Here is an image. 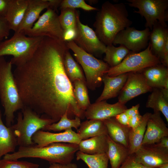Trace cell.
<instances>
[{
	"label": "cell",
	"mask_w": 168,
	"mask_h": 168,
	"mask_svg": "<svg viewBox=\"0 0 168 168\" xmlns=\"http://www.w3.org/2000/svg\"><path fill=\"white\" fill-rule=\"evenodd\" d=\"M61 10L59 18L64 31L71 29L76 30L79 12L75 9L70 8H62Z\"/></svg>",
	"instance_id": "obj_35"
},
{
	"label": "cell",
	"mask_w": 168,
	"mask_h": 168,
	"mask_svg": "<svg viewBox=\"0 0 168 168\" xmlns=\"http://www.w3.org/2000/svg\"><path fill=\"white\" fill-rule=\"evenodd\" d=\"M159 168H168V163L165 164Z\"/></svg>",
	"instance_id": "obj_49"
},
{
	"label": "cell",
	"mask_w": 168,
	"mask_h": 168,
	"mask_svg": "<svg viewBox=\"0 0 168 168\" xmlns=\"http://www.w3.org/2000/svg\"><path fill=\"white\" fill-rule=\"evenodd\" d=\"M49 168H78V167L77 165L74 163H71L67 164L54 163L50 164Z\"/></svg>",
	"instance_id": "obj_45"
},
{
	"label": "cell",
	"mask_w": 168,
	"mask_h": 168,
	"mask_svg": "<svg viewBox=\"0 0 168 168\" xmlns=\"http://www.w3.org/2000/svg\"><path fill=\"white\" fill-rule=\"evenodd\" d=\"M56 123L53 120L41 117L29 107L24 106L18 114L17 123L11 125L19 147L35 145L32 140L33 135L38 131Z\"/></svg>",
	"instance_id": "obj_5"
},
{
	"label": "cell",
	"mask_w": 168,
	"mask_h": 168,
	"mask_svg": "<svg viewBox=\"0 0 168 168\" xmlns=\"http://www.w3.org/2000/svg\"><path fill=\"white\" fill-rule=\"evenodd\" d=\"M38 164L27 161L3 159L0 160V168H39Z\"/></svg>",
	"instance_id": "obj_36"
},
{
	"label": "cell",
	"mask_w": 168,
	"mask_h": 168,
	"mask_svg": "<svg viewBox=\"0 0 168 168\" xmlns=\"http://www.w3.org/2000/svg\"><path fill=\"white\" fill-rule=\"evenodd\" d=\"M155 144L160 147L168 149V137L162 138Z\"/></svg>",
	"instance_id": "obj_47"
},
{
	"label": "cell",
	"mask_w": 168,
	"mask_h": 168,
	"mask_svg": "<svg viewBox=\"0 0 168 168\" xmlns=\"http://www.w3.org/2000/svg\"><path fill=\"white\" fill-rule=\"evenodd\" d=\"M128 17L124 3L104 2L97 12L94 23L95 31L99 39L106 46L113 44L117 34L132 24Z\"/></svg>",
	"instance_id": "obj_2"
},
{
	"label": "cell",
	"mask_w": 168,
	"mask_h": 168,
	"mask_svg": "<svg viewBox=\"0 0 168 168\" xmlns=\"http://www.w3.org/2000/svg\"><path fill=\"white\" fill-rule=\"evenodd\" d=\"M57 12L52 9L48 8L32 27L24 33L30 37H48L64 41V30L60 24Z\"/></svg>",
	"instance_id": "obj_10"
},
{
	"label": "cell",
	"mask_w": 168,
	"mask_h": 168,
	"mask_svg": "<svg viewBox=\"0 0 168 168\" xmlns=\"http://www.w3.org/2000/svg\"><path fill=\"white\" fill-rule=\"evenodd\" d=\"M108 135L114 141L128 148L129 135L131 128L118 122L114 117L104 120Z\"/></svg>",
	"instance_id": "obj_23"
},
{
	"label": "cell",
	"mask_w": 168,
	"mask_h": 168,
	"mask_svg": "<svg viewBox=\"0 0 168 168\" xmlns=\"http://www.w3.org/2000/svg\"><path fill=\"white\" fill-rule=\"evenodd\" d=\"M152 30L148 45L152 53L160 61L165 43L168 39V29L157 21L153 25Z\"/></svg>",
	"instance_id": "obj_21"
},
{
	"label": "cell",
	"mask_w": 168,
	"mask_h": 168,
	"mask_svg": "<svg viewBox=\"0 0 168 168\" xmlns=\"http://www.w3.org/2000/svg\"><path fill=\"white\" fill-rule=\"evenodd\" d=\"M77 133L82 140L108 134L104 120L97 119H87L81 123Z\"/></svg>",
	"instance_id": "obj_24"
},
{
	"label": "cell",
	"mask_w": 168,
	"mask_h": 168,
	"mask_svg": "<svg viewBox=\"0 0 168 168\" xmlns=\"http://www.w3.org/2000/svg\"><path fill=\"white\" fill-rule=\"evenodd\" d=\"M81 140L79 135L72 128L58 133L39 130L32 137V140L34 144L39 147H43L52 143L58 142L78 144Z\"/></svg>",
	"instance_id": "obj_16"
},
{
	"label": "cell",
	"mask_w": 168,
	"mask_h": 168,
	"mask_svg": "<svg viewBox=\"0 0 168 168\" xmlns=\"http://www.w3.org/2000/svg\"><path fill=\"white\" fill-rule=\"evenodd\" d=\"M114 117L116 121L120 124L128 126L129 118L125 112L119 114Z\"/></svg>",
	"instance_id": "obj_41"
},
{
	"label": "cell",
	"mask_w": 168,
	"mask_h": 168,
	"mask_svg": "<svg viewBox=\"0 0 168 168\" xmlns=\"http://www.w3.org/2000/svg\"><path fill=\"white\" fill-rule=\"evenodd\" d=\"M11 29L5 17H0V43L9 35Z\"/></svg>",
	"instance_id": "obj_39"
},
{
	"label": "cell",
	"mask_w": 168,
	"mask_h": 168,
	"mask_svg": "<svg viewBox=\"0 0 168 168\" xmlns=\"http://www.w3.org/2000/svg\"><path fill=\"white\" fill-rule=\"evenodd\" d=\"M106 154L111 168H119L129 155L128 148L113 141L107 135Z\"/></svg>",
	"instance_id": "obj_25"
},
{
	"label": "cell",
	"mask_w": 168,
	"mask_h": 168,
	"mask_svg": "<svg viewBox=\"0 0 168 168\" xmlns=\"http://www.w3.org/2000/svg\"><path fill=\"white\" fill-rule=\"evenodd\" d=\"M151 114L149 112L145 113L142 116L139 124L134 129L131 128L129 135V155L134 154L142 145L147 120Z\"/></svg>",
	"instance_id": "obj_28"
},
{
	"label": "cell",
	"mask_w": 168,
	"mask_h": 168,
	"mask_svg": "<svg viewBox=\"0 0 168 168\" xmlns=\"http://www.w3.org/2000/svg\"><path fill=\"white\" fill-rule=\"evenodd\" d=\"M43 37H30L23 32H14L11 38L0 43V57L12 55L10 61L12 64L19 65L32 56Z\"/></svg>",
	"instance_id": "obj_6"
},
{
	"label": "cell",
	"mask_w": 168,
	"mask_h": 168,
	"mask_svg": "<svg viewBox=\"0 0 168 168\" xmlns=\"http://www.w3.org/2000/svg\"><path fill=\"white\" fill-rule=\"evenodd\" d=\"M142 116L140 114L134 116L129 118L128 126L132 129L136 128L140 124L142 120Z\"/></svg>",
	"instance_id": "obj_40"
},
{
	"label": "cell",
	"mask_w": 168,
	"mask_h": 168,
	"mask_svg": "<svg viewBox=\"0 0 168 168\" xmlns=\"http://www.w3.org/2000/svg\"><path fill=\"white\" fill-rule=\"evenodd\" d=\"M73 93L79 108L85 111L91 104L86 81L77 80L73 83Z\"/></svg>",
	"instance_id": "obj_31"
},
{
	"label": "cell",
	"mask_w": 168,
	"mask_h": 168,
	"mask_svg": "<svg viewBox=\"0 0 168 168\" xmlns=\"http://www.w3.org/2000/svg\"><path fill=\"white\" fill-rule=\"evenodd\" d=\"M48 1L49 3L48 8L52 9L58 12L57 9L59 7L62 0H48Z\"/></svg>",
	"instance_id": "obj_46"
},
{
	"label": "cell",
	"mask_w": 168,
	"mask_h": 168,
	"mask_svg": "<svg viewBox=\"0 0 168 168\" xmlns=\"http://www.w3.org/2000/svg\"><path fill=\"white\" fill-rule=\"evenodd\" d=\"M60 9L66 8H81L86 11L98 10L97 8L86 4L84 0H63L60 5Z\"/></svg>",
	"instance_id": "obj_37"
},
{
	"label": "cell",
	"mask_w": 168,
	"mask_h": 168,
	"mask_svg": "<svg viewBox=\"0 0 168 168\" xmlns=\"http://www.w3.org/2000/svg\"><path fill=\"white\" fill-rule=\"evenodd\" d=\"M18 146L16 138L11 127L3 124L0 110V160L1 157L9 152H15Z\"/></svg>",
	"instance_id": "obj_26"
},
{
	"label": "cell",
	"mask_w": 168,
	"mask_h": 168,
	"mask_svg": "<svg viewBox=\"0 0 168 168\" xmlns=\"http://www.w3.org/2000/svg\"><path fill=\"white\" fill-rule=\"evenodd\" d=\"M78 151V144L75 143H54L43 147L35 145L20 147L16 152L6 154L3 159L16 160L23 158H38L50 164H67L72 163L75 154Z\"/></svg>",
	"instance_id": "obj_3"
},
{
	"label": "cell",
	"mask_w": 168,
	"mask_h": 168,
	"mask_svg": "<svg viewBox=\"0 0 168 168\" xmlns=\"http://www.w3.org/2000/svg\"><path fill=\"white\" fill-rule=\"evenodd\" d=\"M127 109L125 105L118 102L113 104L103 100L91 104L85 112V116L88 120H104L115 117Z\"/></svg>",
	"instance_id": "obj_15"
},
{
	"label": "cell",
	"mask_w": 168,
	"mask_h": 168,
	"mask_svg": "<svg viewBox=\"0 0 168 168\" xmlns=\"http://www.w3.org/2000/svg\"><path fill=\"white\" fill-rule=\"evenodd\" d=\"M130 51L122 45L118 47L113 44L106 46L104 60L110 68L115 67L121 63Z\"/></svg>",
	"instance_id": "obj_30"
},
{
	"label": "cell",
	"mask_w": 168,
	"mask_h": 168,
	"mask_svg": "<svg viewBox=\"0 0 168 168\" xmlns=\"http://www.w3.org/2000/svg\"><path fill=\"white\" fill-rule=\"evenodd\" d=\"M133 155L137 161L148 168H159L168 163V149L155 143L142 145Z\"/></svg>",
	"instance_id": "obj_13"
},
{
	"label": "cell",
	"mask_w": 168,
	"mask_h": 168,
	"mask_svg": "<svg viewBox=\"0 0 168 168\" xmlns=\"http://www.w3.org/2000/svg\"><path fill=\"white\" fill-rule=\"evenodd\" d=\"M107 136L102 135L81 140L78 144L79 151L90 155L106 153L108 149Z\"/></svg>",
	"instance_id": "obj_27"
},
{
	"label": "cell",
	"mask_w": 168,
	"mask_h": 168,
	"mask_svg": "<svg viewBox=\"0 0 168 168\" xmlns=\"http://www.w3.org/2000/svg\"><path fill=\"white\" fill-rule=\"evenodd\" d=\"M76 156L77 160L82 161L89 168H108L109 160L106 153L90 155L78 151Z\"/></svg>",
	"instance_id": "obj_33"
},
{
	"label": "cell",
	"mask_w": 168,
	"mask_h": 168,
	"mask_svg": "<svg viewBox=\"0 0 168 168\" xmlns=\"http://www.w3.org/2000/svg\"><path fill=\"white\" fill-rule=\"evenodd\" d=\"M68 47L82 66L87 88L94 90L102 85V78L110 68L105 62L99 59L83 49L73 40L66 42Z\"/></svg>",
	"instance_id": "obj_7"
},
{
	"label": "cell",
	"mask_w": 168,
	"mask_h": 168,
	"mask_svg": "<svg viewBox=\"0 0 168 168\" xmlns=\"http://www.w3.org/2000/svg\"><path fill=\"white\" fill-rule=\"evenodd\" d=\"M150 32L148 28L138 30L134 27H128L117 34L113 44L122 45L130 51L139 52L147 47Z\"/></svg>",
	"instance_id": "obj_12"
},
{
	"label": "cell",
	"mask_w": 168,
	"mask_h": 168,
	"mask_svg": "<svg viewBox=\"0 0 168 168\" xmlns=\"http://www.w3.org/2000/svg\"><path fill=\"white\" fill-rule=\"evenodd\" d=\"M63 64L66 73L72 83L77 80L86 81L82 70L73 59L69 50H68L65 54Z\"/></svg>",
	"instance_id": "obj_32"
},
{
	"label": "cell",
	"mask_w": 168,
	"mask_h": 168,
	"mask_svg": "<svg viewBox=\"0 0 168 168\" xmlns=\"http://www.w3.org/2000/svg\"><path fill=\"white\" fill-rule=\"evenodd\" d=\"M148 97L146 106L152 109L154 112H161L168 122V100L163 96L159 89L153 88Z\"/></svg>",
	"instance_id": "obj_29"
},
{
	"label": "cell",
	"mask_w": 168,
	"mask_h": 168,
	"mask_svg": "<svg viewBox=\"0 0 168 168\" xmlns=\"http://www.w3.org/2000/svg\"><path fill=\"white\" fill-rule=\"evenodd\" d=\"M10 0H0V17L5 18Z\"/></svg>",
	"instance_id": "obj_42"
},
{
	"label": "cell",
	"mask_w": 168,
	"mask_h": 168,
	"mask_svg": "<svg viewBox=\"0 0 168 168\" xmlns=\"http://www.w3.org/2000/svg\"><path fill=\"white\" fill-rule=\"evenodd\" d=\"M81 123V119L79 117L75 116L74 119H71L68 118V114L65 113L58 122L47 125L42 130L60 132L72 128L77 130L79 127Z\"/></svg>",
	"instance_id": "obj_34"
},
{
	"label": "cell",
	"mask_w": 168,
	"mask_h": 168,
	"mask_svg": "<svg viewBox=\"0 0 168 168\" xmlns=\"http://www.w3.org/2000/svg\"><path fill=\"white\" fill-rule=\"evenodd\" d=\"M69 49L64 41L43 37L32 56L13 72L24 106L55 122L65 113L68 117H85L64 69V57Z\"/></svg>",
	"instance_id": "obj_1"
},
{
	"label": "cell",
	"mask_w": 168,
	"mask_h": 168,
	"mask_svg": "<svg viewBox=\"0 0 168 168\" xmlns=\"http://www.w3.org/2000/svg\"><path fill=\"white\" fill-rule=\"evenodd\" d=\"M152 89L140 72H128L126 82L118 96V101L125 105L133 98L152 91Z\"/></svg>",
	"instance_id": "obj_14"
},
{
	"label": "cell",
	"mask_w": 168,
	"mask_h": 168,
	"mask_svg": "<svg viewBox=\"0 0 168 168\" xmlns=\"http://www.w3.org/2000/svg\"><path fill=\"white\" fill-rule=\"evenodd\" d=\"M139 107L140 104H138L129 109H127L124 112L129 118L140 114L139 110Z\"/></svg>",
	"instance_id": "obj_44"
},
{
	"label": "cell",
	"mask_w": 168,
	"mask_h": 168,
	"mask_svg": "<svg viewBox=\"0 0 168 168\" xmlns=\"http://www.w3.org/2000/svg\"><path fill=\"white\" fill-rule=\"evenodd\" d=\"M128 5L137 8L134 12L145 18V26L152 30L153 25L157 21L165 27L168 20V0H127Z\"/></svg>",
	"instance_id": "obj_8"
},
{
	"label": "cell",
	"mask_w": 168,
	"mask_h": 168,
	"mask_svg": "<svg viewBox=\"0 0 168 168\" xmlns=\"http://www.w3.org/2000/svg\"><path fill=\"white\" fill-rule=\"evenodd\" d=\"M160 89L164 97L168 100V89L161 88Z\"/></svg>",
	"instance_id": "obj_48"
},
{
	"label": "cell",
	"mask_w": 168,
	"mask_h": 168,
	"mask_svg": "<svg viewBox=\"0 0 168 168\" xmlns=\"http://www.w3.org/2000/svg\"><path fill=\"white\" fill-rule=\"evenodd\" d=\"M139 72L152 89H168V67L161 63L146 68Z\"/></svg>",
	"instance_id": "obj_18"
},
{
	"label": "cell",
	"mask_w": 168,
	"mask_h": 168,
	"mask_svg": "<svg viewBox=\"0 0 168 168\" xmlns=\"http://www.w3.org/2000/svg\"><path fill=\"white\" fill-rule=\"evenodd\" d=\"M76 31L73 40L79 47L92 55L105 53L106 46L99 39L92 28L81 22L79 13L77 17Z\"/></svg>",
	"instance_id": "obj_11"
},
{
	"label": "cell",
	"mask_w": 168,
	"mask_h": 168,
	"mask_svg": "<svg viewBox=\"0 0 168 168\" xmlns=\"http://www.w3.org/2000/svg\"><path fill=\"white\" fill-rule=\"evenodd\" d=\"M49 6L48 0H29L23 20L16 32L24 33L31 28L41 12Z\"/></svg>",
	"instance_id": "obj_19"
},
{
	"label": "cell",
	"mask_w": 168,
	"mask_h": 168,
	"mask_svg": "<svg viewBox=\"0 0 168 168\" xmlns=\"http://www.w3.org/2000/svg\"><path fill=\"white\" fill-rule=\"evenodd\" d=\"M128 75V73H126L110 77L105 74L102 78L103 90L96 102L106 100L118 96L126 82Z\"/></svg>",
	"instance_id": "obj_20"
},
{
	"label": "cell",
	"mask_w": 168,
	"mask_h": 168,
	"mask_svg": "<svg viewBox=\"0 0 168 168\" xmlns=\"http://www.w3.org/2000/svg\"><path fill=\"white\" fill-rule=\"evenodd\" d=\"M168 137V128L161 116V112H154L147 120L142 145L156 143L162 138Z\"/></svg>",
	"instance_id": "obj_17"
},
{
	"label": "cell",
	"mask_w": 168,
	"mask_h": 168,
	"mask_svg": "<svg viewBox=\"0 0 168 168\" xmlns=\"http://www.w3.org/2000/svg\"><path fill=\"white\" fill-rule=\"evenodd\" d=\"M28 3L29 0H10L5 18L14 32L23 20Z\"/></svg>",
	"instance_id": "obj_22"
},
{
	"label": "cell",
	"mask_w": 168,
	"mask_h": 168,
	"mask_svg": "<svg viewBox=\"0 0 168 168\" xmlns=\"http://www.w3.org/2000/svg\"><path fill=\"white\" fill-rule=\"evenodd\" d=\"M161 64L159 59L151 51L149 45L138 53L130 51L119 65L110 68L106 74L110 77L131 72H139L143 69Z\"/></svg>",
	"instance_id": "obj_9"
},
{
	"label": "cell",
	"mask_w": 168,
	"mask_h": 168,
	"mask_svg": "<svg viewBox=\"0 0 168 168\" xmlns=\"http://www.w3.org/2000/svg\"><path fill=\"white\" fill-rule=\"evenodd\" d=\"M76 34V30L69 29L64 31L63 38L64 40L68 42L73 40Z\"/></svg>",
	"instance_id": "obj_43"
},
{
	"label": "cell",
	"mask_w": 168,
	"mask_h": 168,
	"mask_svg": "<svg viewBox=\"0 0 168 168\" xmlns=\"http://www.w3.org/2000/svg\"><path fill=\"white\" fill-rule=\"evenodd\" d=\"M12 67L10 61H7L4 56L0 57V99L8 127L14 122L15 113L24 107L15 81Z\"/></svg>",
	"instance_id": "obj_4"
},
{
	"label": "cell",
	"mask_w": 168,
	"mask_h": 168,
	"mask_svg": "<svg viewBox=\"0 0 168 168\" xmlns=\"http://www.w3.org/2000/svg\"><path fill=\"white\" fill-rule=\"evenodd\" d=\"M119 168H148L137 161L133 154L129 155Z\"/></svg>",
	"instance_id": "obj_38"
}]
</instances>
